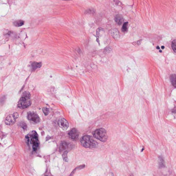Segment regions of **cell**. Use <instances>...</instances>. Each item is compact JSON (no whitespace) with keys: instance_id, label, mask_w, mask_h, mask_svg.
I'll return each mask as SVG.
<instances>
[{"instance_id":"6da1fadb","label":"cell","mask_w":176,"mask_h":176,"mask_svg":"<svg viewBox=\"0 0 176 176\" xmlns=\"http://www.w3.org/2000/svg\"><path fill=\"white\" fill-rule=\"evenodd\" d=\"M25 138L28 143L32 146L33 151H36L39 145L38 136L36 132L35 131H31L26 136Z\"/></svg>"},{"instance_id":"7a4b0ae2","label":"cell","mask_w":176,"mask_h":176,"mask_svg":"<svg viewBox=\"0 0 176 176\" xmlns=\"http://www.w3.org/2000/svg\"><path fill=\"white\" fill-rule=\"evenodd\" d=\"M31 104V99L30 93L27 91L24 92L18 102V107L20 109H25L29 107Z\"/></svg>"},{"instance_id":"3957f363","label":"cell","mask_w":176,"mask_h":176,"mask_svg":"<svg viewBox=\"0 0 176 176\" xmlns=\"http://www.w3.org/2000/svg\"><path fill=\"white\" fill-rule=\"evenodd\" d=\"M80 142L83 147L87 148H96L98 146V143L89 136H83L80 139Z\"/></svg>"},{"instance_id":"277c9868","label":"cell","mask_w":176,"mask_h":176,"mask_svg":"<svg viewBox=\"0 0 176 176\" xmlns=\"http://www.w3.org/2000/svg\"><path fill=\"white\" fill-rule=\"evenodd\" d=\"M93 135L96 139L102 142H105L108 139L106 131L102 128L96 130L93 133Z\"/></svg>"},{"instance_id":"5b68a950","label":"cell","mask_w":176,"mask_h":176,"mask_svg":"<svg viewBox=\"0 0 176 176\" xmlns=\"http://www.w3.org/2000/svg\"><path fill=\"white\" fill-rule=\"evenodd\" d=\"M18 117L19 114L17 113L9 114L6 118L5 123L7 125H12L15 123L16 119Z\"/></svg>"},{"instance_id":"8992f818","label":"cell","mask_w":176,"mask_h":176,"mask_svg":"<svg viewBox=\"0 0 176 176\" xmlns=\"http://www.w3.org/2000/svg\"><path fill=\"white\" fill-rule=\"evenodd\" d=\"M27 118L28 120L34 122L35 123H38L40 122V119L36 113L34 112L30 111L28 113Z\"/></svg>"},{"instance_id":"52a82bcc","label":"cell","mask_w":176,"mask_h":176,"mask_svg":"<svg viewBox=\"0 0 176 176\" xmlns=\"http://www.w3.org/2000/svg\"><path fill=\"white\" fill-rule=\"evenodd\" d=\"M69 137L73 140H77L79 137V133L78 131L76 128H73L68 133Z\"/></svg>"},{"instance_id":"ba28073f","label":"cell","mask_w":176,"mask_h":176,"mask_svg":"<svg viewBox=\"0 0 176 176\" xmlns=\"http://www.w3.org/2000/svg\"><path fill=\"white\" fill-rule=\"evenodd\" d=\"M58 124L60 127L64 131L67 130L69 127V123L64 118H60L58 121Z\"/></svg>"},{"instance_id":"9c48e42d","label":"cell","mask_w":176,"mask_h":176,"mask_svg":"<svg viewBox=\"0 0 176 176\" xmlns=\"http://www.w3.org/2000/svg\"><path fill=\"white\" fill-rule=\"evenodd\" d=\"M42 63L41 62H33L31 64V66L32 70H35L38 68H40L41 67Z\"/></svg>"},{"instance_id":"30bf717a","label":"cell","mask_w":176,"mask_h":176,"mask_svg":"<svg viewBox=\"0 0 176 176\" xmlns=\"http://www.w3.org/2000/svg\"><path fill=\"white\" fill-rule=\"evenodd\" d=\"M68 147V144L67 143L63 141L61 143L60 146V150L61 151L65 150L67 149Z\"/></svg>"},{"instance_id":"8fae6325","label":"cell","mask_w":176,"mask_h":176,"mask_svg":"<svg viewBox=\"0 0 176 176\" xmlns=\"http://www.w3.org/2000/svg\"><path fill=\"white\" fill-rule=\"evenodd\" d=\"M170 79L172 84L176 88V74H172L170 77Z\"/></svg>"},{"instance_id":"7c38bea8","label":"cell","mask_w":176,"mask_h":176,"mask_svg":"<svg viewBox=\"0 0 176 176\" xmlns=\"http://www.w3.org/2000/svg\"><path fill=\"white\" fill-rule=\"evenodd\" d=\"M115 20L116 23L119 25L122 24V23L123 21V17L120 15H117L116 16L115 18Z\"/></svg>"},{"instance_id":"4fadbf2b","label":"cell","mask_w":176,"mask_h":176,"mask_svg":"<svg viewBox=\"0 0 176 176\" xmlns=\"http://www.w3.org/2000/svg\"><path fill=\"white\" fill-rule=\"evenodd\" d=\"M25 22L22 20H18L14 21L13 23L14 26L17 27H19L23 25L24 24Z\"/></svg>"},{"instance_id":"5bb4252c","label":"cell","mask_w":176,"mask_h":176,"mask_svg":"<svg viewBox=\"0 0 176 176\" xmlns=\"http://www.w3.org/2000/svg\"><path fill=\"white\" fill-rule=\"evenodd\" d=\"M159 166L160 168L165 167L164 161L162 157H159Z\"/></svg>"},{"instance_id":"9a60e30c","label":"cell","mask_w":176,"mask_h":176,"mask_svg":"<svg viewBox=\"0 0 176 176\" xmlns=\"http://www.w3.org/2000/svg\"><path fill=\"white\" fill-rule=\"evenodd\" d=\"M67 153H68L67 151H65L62 154V158L64 161L65 162H68V160H69L68 157H67Z\"/></svg>"},{"instance_id":"2e32d148","label":"cell","mask_w":176,"mask_h":176,"mask_svg":"<svg viewBox=\"0 0 176 176\" xmlns=\"http://www.w3.org/2000/svg\"><path fill=\"white\" fill-rule=\"evenodd\" d=\"M128 22H127L125 23L123 25V27L122 28V31L123 32H125L126 31L127 29V26H128Z\"/></svg>"},{"instance_id":"e0dca14e","label":"cell","mask_w":176,"mask_h":176,"mask_svg":"<svg viewBox=\"0 0 176 176\" xmlns=\"http://www.w3.org/2000/svg\"><path fill=\"white\" fill-rule=\"evenodd\" d=\"M42 111L45 115H48L50 111L49 108L47 107H44L42 108Z\"/></svg>"},{"instance_id":"ac0fdd59","label":"cell","mask_w":176,"mask_h":176,"mask_svg":"<svg viewBox=\"0 0 176 176\" xmlns=\"http://www.w3.org/2000/svg\"><path fill=\"white\" fill-rule=\"evenodd\" d=\"M171 46L174 52L176 53V46H174V45L171 44Z\"/></svg>"},{"instance_id":"d6986e66","label":"cell","mask_w":176,"mask_h":176,"mask_svg":"<svg viewBox=\"0 0 176 176\" xmlns=\"http://www.w3.org/2000/svg\"><path fill=\"white\" fill-rule=\"evenodd\" d=\"M172 44L176 46V39H175V40H173L172 41Z\"/></svg>"},{"instance_id":"ffe728a7","label":"cell","mask_w":176,"mask_h":176,"mask_svg":"<svg viewBox=\"0 0 176 176\" xmlns=\"http://www.w3.org/2000/svg\"><path fill=\"white\" fill-rule=\"evenodd\" d=\"M157 49L159 50L160 49V47H159V46H157Z\"/></svg>"},{"instance_id":"44dd1931","label":"cell","mask_w":176,"mask_h":176,"mask_svg":"<svg viewBox=\"0 0 176 176\" xmlns=\"http://www.w3.org/2000/svg\"><path fill=\"white\" fill-rule=\"evenodd\" d=\"M164 46H162V47H161V48H162V49H164Z\"/></svg>"},{"instance_id":"7402d4cb","label":"cell","mask_w":176,"mask_h":176,"mask_svg":"<svg viewBox=\"0 0 176 176\" xmlns=\"http://www.w3.org/2000/svg\"><path fill=\"white\" fill-rule=\"evenodd\" d=\"M159 52H161V53L162 52V50H160V51H159Z\"/></svg>"},{"instance_id":"603a6c76","label":"cell","mask_w":176,"mask_h":176,"mask_svg":"<svg viewBox=\"0 0 176 176\" xmlns=\"http://www.w3.org/2000/svg\"></svg>"},{"instance_id":"cb8c5ba5","label":"cell","mask_w":176,"mask_h":176,"mask_svg":"<svg viewBox=\"0 0 176 176\" xmlns=\"http://www.w3.org/2000/svg\"></svg>"}]
</instances>
